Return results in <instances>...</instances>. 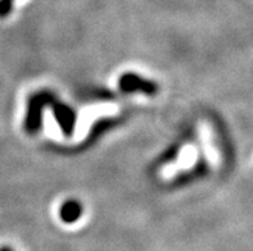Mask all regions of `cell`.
<instances>
[{"instance_id": "obj_1", "label": "cell", "mask_w": 253, "mask_h": 251, "mask_svg": "<svg viewBox=\"0 0 253 251\" xmlns=\"http://www.w3.org/2000/svg\"><path fill=\"white\" fill-rule=\"evenodd\" d=\"M120 87L122 91L132 92V91H143L148 95H153L154 92H157V85L147 80H143L139 76L135 74H124L120 80Z\"/></svg>"}, {"instance_id": "obj_2", "label": "cell", "mask_w": 253, "mask_h": 251, "mask_svg": "<svg viewBox=\"0 0 253 251\" xmlns=\"http://www.w3.org/2000/svg\"><path fill=\"white\" fill-rule=\"evenodd\" d=\"M81 214H83V208L75 200L66 201L59 210V216L64 223H75L80 219Z\"/></svg>"}, {"instance_id": "obj_3", "label": "cell", "mask_w": 253, "mask_h": 251, "mask_svg": "<svg viewBox=\"0 0 253 251\" xmlns=\"http://www.w3.org/2000/svg\"><path fill=\"white\" fill-rule=\"evenodd\" d=\"M13 6L12 0H0V17H6L10 13Z\"/></svg>"}, {"instance_id": "obj_4", "label": "cell", "mask_w": 253, "mask_h": 251, "mask_svg": "<svg viewBox=\"0 0 253 251\" xmlns=\"http://www.w3.org/2000/svg\"><path fill=\"white\" fill-rule=\"evenodd\" d=\"M0 251H14V250L10 249L9 246H3V248H0Z\"/></svg>"}, {"instance_id": "obj_5", "label": "cell", "mask_w": 253, "mask_h": 251, "mask_svg": "<svg viewBox=\"0 0 253 251\" xmlns=\"http://www.w3.org/2000/svg\"><path fill=\"white\" fill-rule=\"evenodd\" d=\"M12 1H13V0H12Z\"/></svg>"}]
</instances>
